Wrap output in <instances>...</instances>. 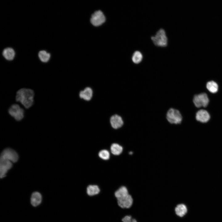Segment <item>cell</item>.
<instances>
[{"mask_svg": "<svg viewBox=\"0 0 222 222\" xmlns=\"http://www.w3.org/2000/svg\"><path fill=\"white\" fill-rule=\"evenodd\" d=\"M42 199V196L38 192H34L31 197V204L33 206L36 207L41 203Z\"/></svg>", "mask_w": 222, "mask_h": 222, "instance_id": "5bb4252c", "label": "cell"}, {"mask_svg": "<svg viewBox=\"0 0 222 222\" xmlns=\"http://www.w3.org/2000/svg\"><path fill=\"white\" fill-rule=\"evenodd\" d=\"M175 212L177 216L179 217H184L188 212L187 205L184 204H179L177 205L175 208Z\"/></svg>", "mask_w": 222, "mask_h": 222, "instance_id": "7c38bea8", "label": "cell"}, {"mask_svg": "<svg viewBox=\"0 0 222 222\" xmlns=\"http://www.w3.org/2000/svg\"><path fill=\"white\" fill-rule=\"evenodd\" d=\"M110 149L112 154L114 155H120L123 150L122 147L117 143L112 144L110 146Z\"/></svg>", "mask_w": 222, "mask_h": 222, "instance_id": "ac0fdd59", "label": "cell"}, {"mask_svg": "<svg viewBox=\"0 0 222 222\" xmlns=\"http://www.w3.org/2000/svg\"><path fill=\"white\" fill-rule=\"evenodd\" d=\"M129 194L127 188L124 186L118 188L114 193V195L117 199L125 197Z\"/></svg>", "mask_w": 222, "mask_h": 222, "instance_id": "e0dca14e", "label": "cell"}, {"mask_svg": "<svg viewBox=\"0 0 222 222\" xmlns=\"http://www.w3.org/2000/svg\"><path fill=\"white\" fill-rule=\"evenodd\" d=\"M195 117L197 121L203 123H205L208 122L210 119V115L207 111L201 109L197 112Z\"/></svg>", "mask_w": 222, "mask_h": 222, "instance_id": "8fae6325", "label": "cell"}, {"mask_svg": "<svg viewBox=\"0 0 222 222\" xmlns=\"http://www.w3.org/2000/svg\"><path fill=\"white\" fill-rule=\"evenodd\" d=\"M166 118L170 123L175 124L180 123L182 120V116L179 111L174 108H171L168 110Z\"/></svg>", "mask_w": 222, "mask_h": 222, "instance_id": "3957f363", "label": "cell"}, {"mask_svg": "<svg viewBox=\"0 0 222 222\" xmlns=\"http://www.w3.org/2000/svg\"><path fill=\"white\" fill-rule=\"evenodd\" d=\"M151 39L155 45L164 47L167 45L168 39L166 32L163 29H160L154 36L151 37Z\"/></svg>", "mask_w": 222, "mask_h": 222, "instance_id": "7a4b0ae2", "label": "cell"}, {"mask_svg": "<svg viewBox=\"0 0 222 222\" xmlns=\"http://www.w3.org/2000/svg\"><path fill=\"white\" fill-rule=\"evenodd\" d=\"M206 87L210 92L213 93L216 92L218 88L217 84L213 81L208 82L207 84Z\"/></svg>", "mask_w": 222, "mask_h": 222, "instance_id": "d6986e66", "label": "cell"}, {"mask_svg": "<svg viewBox=\"0 0 222 222\" xmlns=\"http://www.w3.org/2000/svg\"><path fill=\"white\" fill-rule=\"evenodd\" d=\"M98 155L100 158L105 160H109L110 156L109 151L105 149H103L99 151Z\"/></svg>", "mask_w": 222, "mask_h": 222, "instance_id": "7402d4cb", "label": "cell"}, {"mask_svg": "<svg viewBox=\"0 0 222 222\" xmlns=\"http://www.w3.org/2000/svg\"><path fill=\"white\" fill-rule=\"evenodd\" d=\"M105 19V17L103 12L99 10L96 11L92 15L90 22L93 26H98L104 23Z\"/></svg>", "mask_w": 222, "mask_h": 222, "instance_id": "52a82bcc", "label": "cell"}, {"mask_svg": "<svg viewBox=\"0 0 222 222\" xmlns=\"http://www.w3.org/2000/svg\"><path fill=\"white\" fill-rule=\"evenodd\" d=\"M2 55L6 59L9 61L11 60L14 58L15 52L12 48L7 47L3 50Z\"/></svg>", "mask_w": 222, "mask_h": 222, "instance_id": "9a60e30c", "label": "cell"}, {"mask_svg": "<svg viewBox=\"0 0 222 222\" xmlns=\"http://www.w3.org/2000/svg\"><path fill=\"white\" fill-rule=\"evenodd\" d=\"M34 91L30 89L22 88L17 92L16 100L20 102L26 108L28 109L34 103Z\"/></svg>", "mask_w": 222, "mask_h": 222, "instance_id": "6da1fadb", "label": "cell"}, {"mask_svg": "<svg viewBox=\"0 0 222 222\" xmlns=\"http://www.w3.org/2000/svg\"><path fill=\"white\" fill-rule=\"evenodd\" d=\"M133 219L131 216L127 215L125 216L122 219V221L123 222H130Z\"/></svg>", "mask_w": 222, "mask_h": 222, "instance_id": "603a6c76", "label": "cell"}, {"mask_svg": "<svg viewBox=\"0 0 222 222\" xmlns=\"http://www.w3.org/2000/svg\"><path fill=\"white\" fill-rule=\"evenodd\" d=\"M9 114L17 121L22 120L24 117V111L17 104L11 105L8 109Z\"/></svg>", "mask_w": 222, "mask_h": 222, "instance_id": "277c9868", "label": "cell"}, {"mask_svg": "<svg viewBox=\"0 0 222 222\" xmlns=\"http://www.w3.org/2000/svg\"><path fill=\"white\" fill-rule=\"evenodd\" d=\"M18 159L17 153L10 148H6L3 150L1 154L0 159L10 160L12 162H16Z\"/></svg>", "mask_w": 222, "mask_h": 222, "instance_id": "8992f818", "label": "cell"}, {"mask_svg": "<svg viewBox=\"0 0 222 222\" xmlns=\"http://www.w3.org/2000/svg\"><path fill=\"white\" fill-rule=\"evenodd\" d=\"M130 222H137V221L136 219L133 218L132 220Z\"/></svg>", "mask_w": 222, "mask_h": 222, "instance_id": "cb8c5ba5", "label": "cell"}, {"mask_svg": "<svg viewBox=\"0 0 222 222\" xmlns=\"http://www.w3.org/2000/svg\"><path fill=\"white\" fill-rule=\"evenodd\" d=\"M111 126L116 129L121 127L123 125V121L121 117L117 114L112 116L110 119Z\"/></svg>", "mask_w": 222, "mask_h": 222, "instance_id": "30bf717a", "label": "cell"}, {"mask_svg": "<svg viewBox=\"0 0 222 222\" xmlns=\"http://www.w3.org/2000/svg\"><path fill=\"white\" fill-rule=\"evenodd\" d=\"M193 102L195 106L197 108L205 107L209 103V100L207 94L203 93L195 95L193 98Z\"/></svg>", "mask_w": 222, "mask_h": 222, "instance_id": "5b68a950", "label": "cell"}, {"mask_svg": "<svg viewBox=\"0 0 222 222\" xmlns=\"http://www.w3.org/2000/svg\"><path fill=\"white\" fill-rule=\"evenodd\" d=\"M38 56L40 60L43 62H47L50 58V54L45 50L39 51L38 53Z\"/></svg>", "mask_w": 222, "mask_h": 222, "instance_id": "ffe728a7", "label": "cell"}, {"mask_svg": "<svg viewBox=\"0 0 222 222\" xmlns=\"http://www.w3.org/2000/svg\"><path fill=\"white\" fill-rule=\"evenodd\" d=\"M12 162L6 159H0V177H4L8 171L12 167Z\"/></svg>", "mask_w": 222, "mask_h": 222, "instance_id": "9c48e42d", "label": "cell"}, {"mask_svg": "<svg viewBox=\"0 0 222 222\" xmlns=\"http://www.w3.org/2000/svg\"><path fill=\"white\" fill-rule=\"evenodd\" d=\"M100 189L99 187L96 185H90L86 188V192L88 195L93 196L98 194Z\"/></svg>", "mask_w": 222, "mask_h": 222, "instance_id": "2e32d148", "label": "cell"}, {"mask_svg": "<svg viewBox=\"0 0 222 222\" xmlns=\"http://www.w3.org/2000/svg\"><path fill=\"white\" fill-rule=\"evenodd\" d=\"M92 94L93 91L92 89L90 87H88L80 92L79 96L81 99L89 101L92 98Z\"/></svg>", "mask_w": 222, "mask_h": 222, "instance_id": "4fadbf2b", "label": "cell"}, {"mask_svg": "<svg viewBox=\"0 0 222 222\" xmlns=\"http://www.w3.org/2000/svg\"><path fill=\"white\" fill-rule=\"evenodd\" d=\"M143 59V56L142 53L138 51H135L133 53L132 57L133 62L135 64H138L140 63Z\"/></svg>", "mask_w": 222, "mask_h": 222, "instance_id": "44dd1931", "label": "cell"}, {"mask_svg": "<svg viewBox=\"0 0 222 222\" xmlns=\"http://www.w3.org/2000/svg\"><path fill=\"white\" fill-rule=\"evenodd\" d=\"M118 206L122 208H129L133 204V199L132 196L129 194L126 196L117 199Z\"/></svg>", "mask_w": 222, "mask_h": 222, "instance_id": "ba28073f", "label": "cell"}]
</instances>
